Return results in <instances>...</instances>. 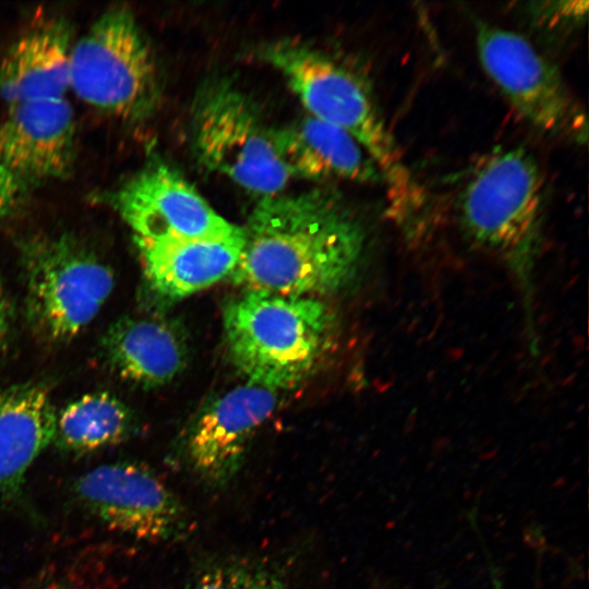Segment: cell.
<instances>
[{
  "label": "cell",
  "mask_w": 589,
  "mask_h": 589,
  "mask_svg": "<svg viewBox=\"0 0 589 589\" xmlns=\"http://www.w3.org/2000/svg\"><path fill=\"white\" fill-rule=\"evenodd\" d=\"M242 229L244 244L230 276L247 290L332 294L350 287L362 271L364 227L334 192L262 197Z\"/></svg>",
  "instance_id": "1"
},
{
  "label": "cell",
  "mask_w": 589,
  "mask_h": 589,
  "mask_svg": "<svg viewBox=\"0 0 589 589\" xmlns=\"http://www.w3.org/2000/svg\"><path fill=\"white\" fill-rule=\"evenodd\" d=\"M260 52L281 73L310 116L342 129L364 149L381 175L388 215L408 236L422 232L425 192L365 81L344 62L293 39L266 44Z\"/></svg>",
  "instance_id": "2"
},
{
  "label": "cell",
  "mask_w": 589,
  "mask_h": 589,
  "mask_svg": "<svg viewBox=\"0 0 589 589\" xmlns=\"http://www.w3.org/2000/svg\"><path fill=\"white\" fill-rule=\"evenodd\" d=\"M233 365L249 383L274 390L304 382L325 361L337 338V318L316 297L247 290L224 310Z\"/></svg>",
  "instance_id": "3"
},
{
  "label": "cell",
  "mask_w": 589,
  "mask_h": 589,
  "mask_svg": "<svg viewBox=\"0 0 589 589\" xmlns=\"http://www.w3.org/2000/svg\"><path fill=\"white\" fill-rule=\"evenodd\" d=\"M544 181L527 149L502 147L473 167L458 195L465 235L479 248L512 265L531 261L544 213Z\"/></svg>",
  "instance_id": "4"
},
{
  "label": "cell",
  "mask_w": 589,
  "mask_h": 589,
  "mask_svg": "<svg viewBox=\"0 0 589 589\" xmlns=\"http://www.w3.org/2000/svg\"><path fill=\"white\" fill-rule=\"evenodd\" d=\"M70 87L91 106L127 121L154 113L160 100L159 71L128 8L105 11L71 46Z\"/></svg>",
  "instance_id": "5"
},
{
  "label": "cell",
  "mask_w": 589,
  "mask_h": 589,
  "mask_svg": "<svg viewBox=\"0 0 589 589\" xmlns=\"http://www.w3.org/2000/svg\"><path fill=\"white\" fill-rule=\"evenodd\" d=\"M199 161L262 197L280 194L292 177L255 106L225 79L197 92L191 117Z\"/></svg>",
  "instance_id": "6"
},
{
  "label": "cell",
  "mask_w": 589,
  "mask_h": 589,
  "mask_svg": "<svg viewBox=\"0 0 589 589\" xmlns=\"http://www.w3.org/2000/svg\"><path fill=\"white\" fill-rule=\"evenodd\" d=\"M26 313L38 334L64 342L82 332L115 286L110 266L72 236H44L22 245Z\"/></svg>",
  "instance_id": "7"
},
{
  "label": "cell",
  "mask_w": 589,
  "mask_h": 589,
  "mask_svg": "<svg viewBox=\"0 0 589 589\" xmlns=\"http://www.w3.org/2000/svg\"><path fill=\"white\" fill-rule=\"evenodd\" d=\"M474 29L483 71L518 115L545 135L585 144L586 112L557 67L515 31L482 20Z\"/></svg>",
  "instance_id": "8"
},
{
  "label": "cell",
  "mask_w": 589,
  "mask_h": 589,
  "mask_svg": "<svg viewBox=\"0 0 589 589\" xmlns=\"http://www.w3.org/2000/svg\"><path fill=\"white\" fill-rule=\"evenodd\" d=\"M75 503L108 529L144 541H171L189 527L178 496L149 468L132 461L95 467L71 484Z\"/></svg>",
  "instance_id": "9"
},
{
  "label": "cell",
  "mask_w": 589,
  "mask_h": 589,
  "mask_svg": "<svg viewBox=\"0 0 589 589\" xmlns=\"http://www.w3.org/2000/svg\"><path fill=\"white\" fill-rule=\"evenodd\" d=\"M107 200L132 229L134 239H216L242 230L163 163L146 166Z\"/></svg>",
  "instance_id": "10"
},
{
  "label": "cell",
  "mask_w": 589,
  "mask_h": 589,
  "mask_svg": "<svg viewBox=\"0 0 589 589\" xmlns=\"http://www.w3.org/2000/svg\"><path fill=\"white\" fill-rule=\"evenodd\" d=\"M277 405V392L253 383L207 402L182 442L183 458L205 486L223 489L237 477L257 429Z\"/></svg>",
  "instance_id": "11"
},
{
  "label": "cell",
  "mask_w": 589,
  "mask_h": 589,
  "mask_svg": "<svg viewBox=\"0 0 589 589\" xmlns=\"http://www.w3.org/2000/svg\"><path fill=\"white\" fill-rule=\"evenodd\" d=\"M74 134L64 97L11 105L0 123V159L26 189L64 178L74 160Z\"/></svg>",
  "instance_id": "12"
},
{
  "label": "cell",
  "mask_w": 589,
  "mask_h": 589,
  "mask_svg": "<svg viewBox=\"0 0 589 589\" xmlns=\"http://www.w3.org/2000/svg\"><path fill=\"white\" fill-rule=\"evenodd\" d=\"M56 412L43 385L0 389V510H29L26 476L53 441Z\"/></svg>",
  "instance_id": "13"
},
{
  "label": "cell",
  "mask_w": 589,
  "mask_h": 589,
  "mask_svg": "<svg viewBox=\"0 0 589 589\" xmlns=\"http://www.w3.org/2000/svg\"><path fill=\"white\" fill-rule=\"evenodd\" d=\"M134 240L151 289L172 300L230 276L240 260L244 233L242 229L233 236L216 239Z\"/></svg>",
  "instance_id": "14"
},
{
  "label": "cell",
  "mask_w": 589,
  "mask_h": 589,
  "mask_svg": "<svg viewBox=\"0 0 589 589\" xmlns=\"http://www.w3.org/2000/svg\"><path fill=\"white\" fill-rule=\"evenodd\" d=\"M101 350L111 369L142 387L171 382L188 360L183 330L170 321L123 316L109 325Z\"/></svg>",
  "instance_id": "15"
},
{
  "label": "cell",
  "mask_w": 589,
  "mask_h": 589,
  "mask_svg": "<svg viewBox=\"0 0 589 589\" xmlns=\"http://www.w3.org/2000/svg\"><path fill=\"white\" fill-rule=\"evenodd\" d=\"M276 148L291 176L382 183L360 144L342 129L310 115L273 130Z\"/></svg>",
  "instance_id": "16"
},
{
  "label": "cell",
  "mask_w": 589,
  "mask_h": 589,
  "mask_svg": "<svg viewBox=\"0 0 589 589\" xmlns=\"http://www.w3.org/2000/svg\"><path fill=\"white\" fill-rule=\"evenodd\" d=\"M70 32L56 21L17 38L0 63V96L9 106L63 98L70 87Z\"/></svg>",
  "instance_id": "17"
},
{
  "label": "cell",
  "mask_w": 589,
  "mask_h": 589,
  "mask_svg": "<svg viewBox=\"0 0 589 589\" xmlns=\"http://www.w3.org/2000/svg\"><path fill=\"white\" fill-rule=\"evenodd\" d=\"M135 430L132 411L116 396H81L56 412L55 443L61 450L85 455L127 441Z\"/></svg>",
  "instance_id": "18"
},
{
  "label": "cell",
  "mask_w": 589,
  "mask_h": 589,
  "mask_svg": "<svg viewBox=\"0 0 589 589\" xmlns=\"http://www.w3.org/2000/svg\"><path fill=\"white\" fill-rule=\"evenodd\" d=\"M192 589H289L275 566L256 558L224 557L205 564Z\"/></svg>",
  "instance_id": "19"
},
{
  "label": "cell",
  "mask_w": 589,
  "mask_h": 589,
  "mask_svg": "<svg viewBox=\"0 0 589 589\" xmlns=\"http://www.w3.org/2000/svg\"><path fill=\"white\" fill-rule=\"evenodd\" d=\"M533 21L548 29L577 26L586 19L587 1H541L529 9Z\"/></svg>",
  "instance_id": "20"
},
{
  "label": "cell",
  "mask_w": 589,
  "mask_h": 589,
  "mask_svg": "<svg viewBox=\"0 0 589 589\" xmlns=\"http://www.w3.org/2000/svg\"><path fill=\"white\" fill-rule=\"evenodd\" d=\"M26 191L0 159V216L12 213L21 204Z\"/></svg>",
  "instance_id": "21"
},
{
  "label": "cell",
  "mask_w": 589,
  "mask_h": 589,
  "mask_svg": "<svg viewBox=\"0 0 589 589\" xmlns=\"http://www.w3.org/2000/svg\"><path fill=\"white\" fill-rule=\"evenodd\" d=\"M11 314L9 299L0 280V357L4 352L10 338L12 325Z\"/></svg>",
  "instance_id": "22"
},
{
  "label": "cell",
  "mask_w": 589,
  "mask_h": 589,
  "mask_svg": "<svg viewBox=\"0 0 589 589\" xmlns=\"http://www.w3.org/2000/svg\"><path fill=\"white\" fill-rule=\"evenodd\" d=\"M36 589H64V588L57 582H51V584H47L45 586L38 587Z\"/></svg>",
  "instance_id": "23"
},
{
  "label": "cell",
  "mask_w": 589,
  "mask_h": 589,
  "mask_svg": "<svg viewBox=\"0 0 589 589\" xmlns=\"http://www.w3.org/2000/svg\"><path fill=\"white\" fill-rule=\"evenodd\" d=\"M493 589H503L501 581L496 578L493 580Z\"/></svg>",
  "instance_id": "24"
}]
</instances>
